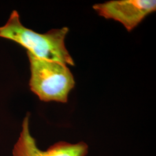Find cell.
I'll return each instance as SVG.
<instances>
[{"mask_svg":"<svg viewBox=\"0 0 156 156\" xmlns=\"http://www.w3.org/2000/svg\"><path fill=\"white\" fill-rule=\"evenodd\" d=\"M29 117L27 114L23 120L20 137L14 146L13 156H86L88 153V145L84 142L72 144L60 141L46 151L39 150L30 133Z\"/></svg>","mask_w":156,"mask_h":156,"instance_id":"4","label":"cell"},{"mask_svg":"<svg viewBox=\"0 0 156 156\" xmlns=\"http://www.w3.org/2000/svg\"><path fill=\"white\" fill-rule=\"evenodd\" d=\"M68 31L67 27H63L51 30L47 33H37L25 27L17 12L13 11L5 25L0 27V37L16 42L39 58L73 66L74 62L64 42Z\"/></svg>","mask_w":156,"mask_h":156,"instance_id":"1","label":"cell"},{"mask_svg":"<svg viewBox=\"0 0 156 156\" xmlns=\"http://www.w3.org/2000/svg\"><path fill=\"white\" fill-rule=\"evenodd\" d=\"M27 55L30 63L31 90L41 101L67 102L75 82L66 65L39 58L28 51Z\"/></svg>","mask_w":156,"mask_h":156,"instance_id":"2","label":"cell"},{"mask_svg":"<svg viewBox=\"0 0 156 156\" xmlns=\"http://www.w3.org/2000/svg\"><path fill=\"white\" fill-rule=\"evenodd\" d=\"M101 16L121 23L128 31L133 30L145 17L156 9L153 0H116L93 6Z\"/></svg>","mask_w":156,"mask_h":156,"instance_id":"3","label":"cell"}]
</instances>
